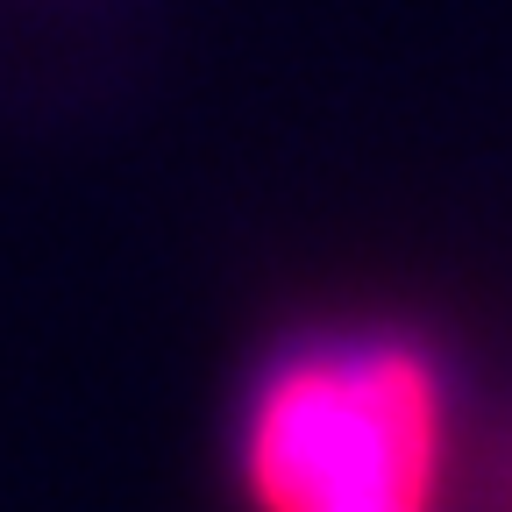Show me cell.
Wrapping results in <instances>:
<instances>
[{"label":"cell","instance_id":"obj_1","mask_svg":"<svg viewBox=\"0 0 512 512\" xmlns=\"http://www.w3.org/2000/svg\"><path fill=\"white\" fill-rule=\"evenodd\" d=\"M448 477L441 370L399 335L285 356L242 420L256 512H434Z\"/></svg>","mask_w":512,"mask_h":512}]
</instances>
